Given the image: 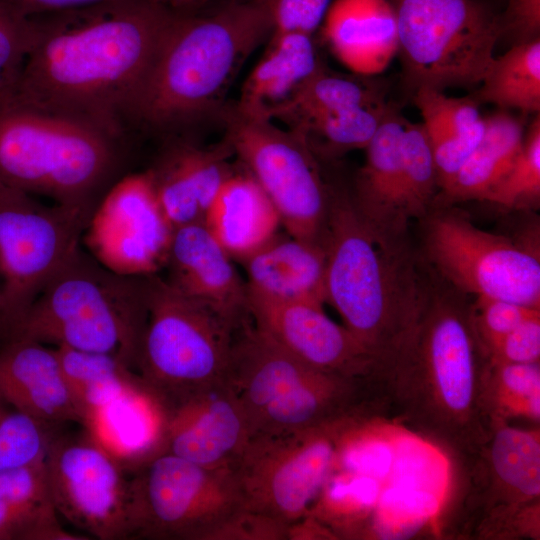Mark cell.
<instances>
[{
  "label": "cell",
  "mask_w": 540,
  "mask_h": 540,
  "mask_svg": "<svg viewBox=\"0 0 540 540\" xmlns=\"http://www.w3.org/2000/svg\"><path fill=\"white\" fill-rule=\"evenodd\" d=\"M57 428L18 411L0 396V471L43 460Z\"/></svg>",
  "instance_id": "40"
},
{
  "label": "cell",
  "mask_w": 540,
  "mask_h": 540,
  "mask_svg": "<svg viewBox=\"0 0 540 540\" xmlns=\"http://www.w3.org/2000/svg\"><path fill=\"white\" fill-rule=\"evenodd\" d=\"M65 530L52 501L45 458L0 471V540H86Z\"/></svg>",
  "instance_id": "29"
},
{
  "label": "cell",
  "mask_w": 540,
  "mask_h": 540,
  "mask_svg": "<svg viewBox=\"0 0 540 540\" xmlns=\"http://www.w3.org/2000/svg\"><path fill=\"white\" fill-rule=\"evenodd\" d=\"M92 214L0 183V341L7 340L48 279L80 245Z\"/></svg>",
  "instance_id": "14"
},
{
  "label": "cell",
  "mask_w": 540,
  "mask_h": 540,
  "mask_svg": "<svg viewBox=\"0 0 540 540\" xmlns=\"http://www.w3.org/2000/svg\"><path fill=\"white\" fill-rule=\"evenodd\" d=\"M392 106L385 101L355 107L318 118L291 131L303 136L318 158H335L365 149Z\"/></svg>",
  "instance_id": "36"
},
{
  "label": "cell",
  "mask_w": 540,
  "mask_h": 540,
  "mask_svg": "<svg viewBox=\"0 0 540 540\" xmlns=\"http://www.w3.org/2000/svg\"><path fill=\"white\" fill-rule=\"evenodd\" d=\"M83 432H56L48 447L45 466L55 509L89 536L101 540L132 538L131 472L85 428Z\"/></svg>",
  "instance_id": "16"
},
{
  "label": "cell",
  "mask_w": 540,
  "mask_h": 540,
  "mask_svg": "<svg viewBox=\"0 0 540 540\" xmlns=\"http://www.w3.org/2000/svg\"><path fill=\"white\" fill-rule=\"evenodd\" d=\"M375 76L344 74L323 63L272 121L296 130L324 116L385 102L387 84Z\"/></svg>",
  "instance_id": "32"
},
{
  "label": "cell",
  "mask_w": 540,
  "mask_h": 540,
  "mask_svg": "<svg viewBox=\"0 0 540 540\" xmlns=\"http://www.w3.org/2000/svg\"><path fill=\"white\" fill-rule=\"evenodd\" d=\"M439 191L436 165L422 124L406 120L400 189L401 212L406 222L422 220L434 207Z\"/></svg>",
  "instance_id": "38"
},
{
  "label": "cell",
  "mask_w": 540,
  "mask_h": 540,
  "mask_svg": "<svg viewBox=\"0 0 540 540\" xmlns=\"http://www.w3.org/2000/svg\"><path fill=\"white\" fill-rule=\"evenodd\" d=\"M487 410L496 422L524 417L539 425L540 362H487L484 378Z\"/></svg>",
  "instance_id": "35"
},
{
  "label": "cell",
  "mask_w": 540,
  "mask_h": 540,
  "mask_svg": "<svg viewBox=\"0 0 540 540\" xmlns=\"http://www.w3.org/2000/svg\"><path fill=\"white\" fill-rule=\"evenodd\" d=\"M26 17L61 13L123 0H0Z\"/></svg>",
  "instance_id": "47"
},
{
  "label": "cell",
  "mask_w": 540,
  "mask_h": 540,
  "mask_svg": "<svg viewBox=\"0 0 540 540\" xmlns=\"http://www.w3.org/2000/svg\"><path fill=\"white\" fill-rule=\"evenodd\" d=\"M125 136L0 92V183L94 213L121 177Z\"/></svg>",
  "instance_id": "5"
},
{
  "label": "cell",
  "mask_w": 540,
  "mask_h": 540,
  "mask_svg": "<svg viewBox=\"0 0 540 540\" xmlns=\"http://www.w3.org/2000/svg\"><path fill=\"white\" fill-rule=\"evenodd\" d=\"M285 540L288 526L245 510L237 512L212 536L211 540Z\"/></svg>",
  "instance_id": "46"
},
{
  "label": "cell",
  "mask_w": 540,
  "mask_h": 540,
  "mask_svg": "<svg viewBox=\"0 0 540 540\" xmlns=\"http://www.w3.org/2000/svg\"><path fill=\"white\" fill-rule=\"evenodd\" d=\"M323 245L326 302L387 369L411 332L428 288L408 237L375 232L350 192L330 183Z\"/></svg>",
  "instance_id": "4"
},
{
  "label": "cell",
  "mask_w": 540,
  "mask_h": 540,
  "mask_svg": "<svg viewBox=\"0 0 540 540\" xmlns=\"http://www.w3.org/2000/svg\"><path fill=\"white\" fill-rule=\"evenodd\" d=\"M173 231L145 170L121 176L108 189L82 237L106 268L144 276L164 267Z\"/></svg>",
  "instance_id": "17"
},
{
  "label": "cell",
  "mask_w": 540,
  "mask_h": 540,
  "mask_svg": "<svg viewBox=\"0 0 540 540\" xmlns=\"http://www.w3.org/2000/svg\"><path fill=\"white\" fill-rule=\"evenodd\" d=\"M487 362L471 303L430 270L418 319L382 375L389 419L450 462L471 456L494 426L484 399Z\"/></svg>",
  "instance_id": "2"
},
{
  "label": "cell",
  "mask_w": 540,
  "mask_h": 540,
  "mask_svg": "<svg viewBox=\"0 0 540 540\" xmlns=\"http://www.w3.org/2000/svg\"><path fill=\"white\" fill-rule=\"evenodd\" d=\"M422 220L423 255L440 279L465 295L540 308L538 248L484 231L451 205L434 206Z\"/></svg>",
  "instance_id": "13"
},
{
  "label": "cell",
  "mask_w": 540,
  "mask_h": 540,
  "mask_svg": "<svg viewBox=\"0 0 540 540\" xmlns=\"http://www.w3.org/2000/svg\"><path fill=\"white\" fill-rule=\"evenodd\" d=\"M273 31L271 0L175 10L124 127L172 134L219 112L247 58Z\"/></svg>",
  "instance_id": "3"
},
{
  "label": "cell",
  "mask_w": 540,
  "mask_h": 540,
  "mask_svg": "<svg viewBox=\"0 0 540 540\" xmlns=\"http://www.w3.org/2000/svg\"><path fill=\"white\" fill-rule=\"evenodd\" d=\"M483 201L510 210L539 204L540 113H536L525 130L522 148L510 169Z\"/></svg>",
  "instance_id": "39"
},
{
  "label": "cell",
  "mask_w": 540,
  "mask_h": 540,
  "mask_svg": "<svg viewBox=\"0 0 540 540\" xmlns=\"http://www.w3.org/2000/svg\"><path fill=\"white\" fill-rule=\"evenodd\" d=\"M236 329L164 278L147 275V320L135 369L170 409L226 381Z\"/></svg>",
  "instance_id": "9"
},
{
  "label": "cell",
  "mask_w": 540,
  "mask_h": 540,
  "mask_svg": "<svg viewBox=\"0 0 540 540\" xmlns=\"http://www.w3.org/2000/svg\"><path fill=\"white\" fill-rule=\"evenodd\" d=\"M0 396L44 424H81L54 348L45 344L27 339H10L1 344Z\"/></svg>",
  "instance_id": "22"
},
{
  "label": "cell",
  "mask_w": 540,
  "mask_h": 540,
  "mask_svg": "<svg viewBox=\"0 0 540 540\" xmlns=\"http://www.w3.org/2000/svg\"><path fill=\"white\" fill-rule=\"evenodd\" d=\"M393 8L404 84L473 88L480 84L500 42L495 0H388Z\"/></svg>",
  "instance_id": "10"
},
{
  "label": "cell",
  "mask_w": 540,
  "mask_h": 540,
  "mask_svg": "<svg viewBox=\"0 0 540 540\" xmlns=\"http://www.w3.org/2000/svg\"><path fill=\"white\" fill-rule=\"evenodd\" d=\"M320 26L331 52L355 74H379L398 50L396 18L388 0H334Z\"/></svg>",
  "instance_id": "23"
},
{
  "label": "cell",
  "mask_w": 540,
  "mask_h": 540,
  "mask_svg": "<svg viewBox=\"0 0 540 540\" xmlns=\"http://www.w3.org/2000/svg\"><path fill=\"white\" fill-rule=\"evenodd\" d=\"M451 464L436 536L539 539L540 433L496 422L489 439Z\"/></svg>",
  "instance_id": "8"
},
{
  "label": "cell",
  "mask_w": 540,
  "mask_h": 540,
  "mask_svg": "<svg viewBox=\"0 0 540 540\" xmlns=\"http://www.w3.org/2000/svg\"><path fill=\"white\" fill-rule=\"evenodd\" d=\"M36 32L34 18L0 1V92L16 82Z\"/></svg>",
  "instance_id": "41"
},
{
  "label": "cell",
  "mask_w": 540,
  "mask_h": 540,
  "mask_svg": "<svg viewBox=\"0 0 540 540\" xmlns=\"http://www.w3.org/2000/svg\"><path fill=\"white\" fill-rule=\"evenodd\" d=\"M331 0H271L273 31L313 34L321 25Z\"/></svg>",
  "instance_id": "44"
},
{
  "label": "cell",
  "mask_w": 540,
  "mask_h": 540,
  "mask_svg": "<svg viewBox=\"0 0 540 540\" xmlns=\"http://www.w3.org/2000/svg\"><path fill=\"white\" fill-rule=\"evenodd\" d=\"M171 8L180 11H190L196 10L207 5L221 2V1H232V0H163Z\"/></svg>",
  "instance_id": "48"
},
{
  "label": "cell",
  "mask_w": 540,
  "mask_h": 540,
  "mask_svg": "<svg viewBox=\"0 0 540 540\" xmlns=\"http://www.w3.org/2000/svg\"><path fill=\"white\" fill-rule=\"evenodd\" d=\"M247 297L253 325L306 364L344 377L381 375L380 360L323 306L272 298L248 287Z\"/></svg>",
  "instance_id": "18"
},
{
  "label": "cell",
  "mask_w": 540,
  "mask_h": 540,
  "mask_svg": "<svg viewBox=\"0 0 540 540\" xmlns=\"http://www.w3.org/2000/svg\"><path fill=\"white\" fill-rule=\"evenodd\" d=\"M219 114L234 156L267 194L287 234L323 245L330 183L304 137L244 115L234 104Z\"/></svg>",
  "instance_id": "12"
},
{
  "label": "cell",
  "mask_w": 540,
  "mask_h": 540,
  "mask_svg": "<svg viewBox=\"0 0 540 540\" xmlns=\"http://www.w3.org/2000/svg\"><path fill=\"white\" fill-rule=\"evenodd\" d=\"M323 63L313 34L272 31L234 106L244 115L272 121Z\"/></svg>",
  "instance_id": "25"
},
{
  "label": "cell",
  "mask_w": 540,
  "mask_h": 540,
  "mask_svg": "<svg viewBox=\"0 0 540 540\" xmlns=\"http://www.w3.org/2000/svg\"><path fill=\"white\" fill-rule=\"evenodd\" d=\"M133 537L211 540L242 510L229 469H209L170 453L157 454L132 474Z\"/></svg>",
  "instance_id": "15"
},
{
  "label": "cell",
  "mask_w": 540,
  "mask_h": 540,
  "mask_svg": "<svg viewBox=\"0 0 540 540\" xmlns=\"http://www.w3.org/2000/svg\"><path fill=\"white\" fill-rule=\"evenodd\" d=\"M203 224L232 258L242 261L277 233L281 221L267 194L245 170L225 179Z\"/></svg>",
  "instance_id": "28"
},
{
  "label": "cell",
  "mask_w": 540,
  "mask_h": 540,
  "mask_svg": "<svg viewBox=\"0 0 540 540\" xmlns=\"http://www.w3.org/2000/svg\"><path fill=\"white\" fill-rule=\"evenodd\" d=\"M234 152L228 141L201 147L187 139L172 138L148 168L161 208L178 227L203 222L218 189L233 172Z\"/></svg>",
  "instance_id": "21"
},
{
  "label": "cell",
  "mask_w": 540,
  "mask_h": 540,
  "mask_svg": "<svg viewBox=\"0 0 540 540\" xmlns=\"http://www.w3.org/2000/svg\"><path fill=\"white\" fill-rule=\"evenodd\" d=\"M81 424L101 407L126 391L143 385L138 373L108 353L54 348Z\"/></svg>",
  "instance_id": "33"
},
{
  "label": "cell",
  "mask_w": 540,
  "mask_h": 540,
  "mask_svg": "<svg viewBox=\"0 0 540 540\" xmlns=\"http://www.w3.org/2000/svg\"><path fill=\"white\" fill-rule=\"evenodd\" d=\"M1 309H2V294H1V290H0V312H1Z\"/></svg>",
  "instance_id": "49"
},
{
  "label": "cell",
  "mask_w": 540,
  "mask_h": 540,
  "mask_svg": "<svg viewBox=\"0 0 540 540\" xmlns=\"http://www.w3.org/2000/svg\"><path fill=\"white\" fill-rule=\"evenodd\" d=\"M165 419L162 405L143 384L98 409L83 426L133 473L163 452Z\"/></svg>",
  "instance_id": "26"
},
{
  "label": "cell",
  "mask_w": 540,
  "mask_h": 540,
  "mask_svg": "<svg viewBox=\"0 0 540 540\" xmlns=\"http://www.w3.org/2000/svg\"><path fill=\"white\" fill-rule=\"evenodd\" d=\"M365 419L253 434L230 469L242 510L288 528L307 516L335 472L344 436Z\"/></svg>",
  "instance_id": "11"
},
{
  "label": "cell",
  "mask_w": 540,
  "mask_h": 540,
  "mask_svg": "<svg viewBox=\"0 0 540 540\" xmlns=\"http://www.w3.org/2000/svg\"><path fill=\"white\" fill-rule=\"evenodd\" d=\"M412 96L438 171L454 174L484 134L485 117L480 105L470 95L450 97L427 87L417 89Z\"/></svg>",
  "instance_id": "31"
},
{
  "label": "cell",
  "mask_w": 540,
  "mask_h": 540,
  "mask_svg": "<svg viewBox=\"0 0 540 540\" xmlns=\"http://www.w3.org/2000/svg\"><path fill=\"white\" fill-rule=\"evenodd\" d=\"M226 381L252 435L388 416L378 375L344 377L315 369L259 331L251 319L235 330Z\"/></svg>",
  "instance_id": "6"
},
{
  "label": "cell",
  "mask_w": 540,
  "mask_h": 540,
  "mask_svg": "<svg viewBox=\"0 0 540 540\" xmlns=\"http://www.w3.org/2000/svg\"><path fill=\"white\" fill-rule=\"evenodd\" d=\"M524 136V121L509 110L499 109L485 116V130L480 142L440 189L434 206L483 201L510 169L522 148Z\"/></svg>",
  "instance_id": "30"
},
{
  "label": "cell",
  "mask_w": 540,
  "mask_h": 540,
  "mask_svg": "<svg viewBox=\"0 0 540 540\" xmlns=\"http://www.w3.org/2000/svg\"><path fill=\"white\" fill-rule=\"evenodd\" d=\"M146 320L147 275L118 274L79 245L7 340L108 353L134 370Z\"/></svg>",
  "instance_id": "7"
},
{
  "label": "cell",
  "mask_w": 540,
  "mask_h": 540,
  "mask_svg": "<svg viewBox=\"0 0 540 540\" xmlns=\"http://www.w3.org/2000/svg\"><path fill=\"white\" fill-rule=\"evenodd\" d=\"M484 350L492 362H540V313L526 319Z\"/></svg>",
  "instance_id": "43"
},
{
  "label": "cell",
  "mask_w": 540,
  "mask_h": 540,
  "mask_svg": "<svg viewBox=\"0 0 540 540\" xmlns=\"http://www.w3.org/2000/svg\"><path fill=\"white\" fill-rule=\"evenodd\" d=\"M242 262L247 272L246 285L254 291L321 306L326 302L323 245L276 233Z\"/></svg>",
  "instance_id": "27"
},
{
  "label": "cell",
  "mask_w": 540,
  "mask_h": 540,
  "mask_svg": "<svg viewBox=\"0 0 540 540\" xmlns=\"http://www.w3.org/2000/svg\"><path fill=\"white\" fill-rule=\"evenodd\" d=\"M406 120L394 105L366 146L352 202L364 221L378 234L406 237L408 223L400 206L402 136Z\"/></svg>",
  "instance_id": "24"
},
{
  "label": "cell",
  "mask_w": 540,
  "mask_h": 540,
  "mask_svg": "<svg viewBox=\"0 0 540 540\" xmlns=\"http://www.w3.org/2000/svg\"><path fill=\"white\" fill-rule=\"evenodd\" d=\"M163 452L209 469H231L252 436L227 381L164 410Z\"/></svg>",
  "instance_id": "19"
},
{
  "label": "cell",
  "mask_w": 540,
  "mask_h": 540,
  "mask_svg": "<svg viewBox=\"0 0 540 540\" xmlns=\"http://www.w3.org/2000/svg\"><path fill=\"white\" fill-rule=\"evenodd\" d=\"M173 12L163 0H123L32 17L36 37L12 89L126 135L125 113Z\"/></svg>",
  "instance_id": "1"
},
{
  "label": "cell",
  "mask_w": 540,
  "mask_h": 540,
  "mask_svg": "<svg viewBox=\"0 0 540 540\" xmlns=\"http://www.w3.org/2000/svg\"><path fill=\"white\" fill-rule=\"evenodd\" d=\"M231 258L202 222L184 225L173 231L165 280L238 328L250 315L247 285Z\"/></svg>",
  "instance_id": "20"
},
{
  "label": "cell",
  "mask_w": 540,
  "mask_h": 540,
  "mask_svg": "<svg viewBox=\"0 0 540 540\" xmlns=\"http://www.w3.org/2000/svg\"><path fill=\"white\" fill-rule=\"evenodd\" d=\"M500 42L512 45L540 38V0H506Z\"/></svg>",
  "instance_id": "45"
},
{
  "label": "cell",
  "mask_w": 540,
  "mask_h": 540,
  "mask_svg": "<svg viewBox=\"0 0 540 540\" xmlns=\"http://www.w3.org/2000/svg\"><path fill=\"white\" fill-rule=\"evenodd\" d=\"M475 298L471 303L472 317L484 349L526 319L540 313V308L508 300L485 296Z\"/></svg>",
  "instance_id": "42"
},
{
  "label": "cell",
  "mask_w": 540,
  "mask_h": 540,
  "mask_svg": "<svg viewBox=\"0 0 540 540\" xmlns=\"http://www.w3.org/2000/svg\"><path fill=\"white\" fill-rule=\"evenodd\" d=\"M450 478L451 464L447 455L431 442L402 427L395 438L394 460L383 486L429 492L444 502Z\"/></svg>",
  "instance_id": "37"
},
{
  "label": "cell",
  "mask_w": 540,
  "mask_h": 540,
  "mask_svg": "<svg viewBox=\"0 0 540 540\" xmlns=\"http://www.w3.org/2000/svg\"><path fill=\"white\" fill-rule=\"evenodd\" d=\"M479 88L470 96L479 104L522 113L540 112V38L516 44L494 57Z\"/></svg>",
  "instance_id": "34"
}]
</instances>
